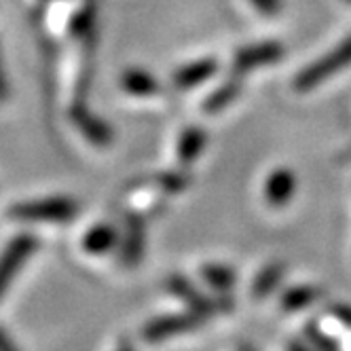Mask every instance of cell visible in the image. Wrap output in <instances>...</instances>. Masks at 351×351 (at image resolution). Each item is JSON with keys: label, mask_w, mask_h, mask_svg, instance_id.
Returning <instances> with one entry per match:
<instances>
[{"label": "cell", "mask_w": 351, "mask_h": 351, "mask_svg": "<svg viewBox=\"0 0 351 351\" xmlns=\"http://www.w3.org/2000/svg\"><path fill=\"white\" fill-rule=\"evenodd\" d=\"M206 315L197 313V311H191V313H178V315H165V317H159V319H153L150 324H146L144 328V339L150 341V343H157V341H163L167 337H173V335H180L184 330H191L195 326L202 322Z\"/></svg>", "instance_id": "obj_5"}, {"label": "cell", "mask_w": 351, "mask_h": 351, "mask_svg": "<svg viewBox=\"0 0 351 351\" xmlns=\"http://www.w3.org/2000/svg\"><path fill=\"white\" fill-rule=\"evenodd\" d=\"M119 243V233L110 224H95L83 239V247L89 254H106Z\"/></svg>", "instance_id": "obj_11"}, {"label": "cell", "mask_w": 351, "mask_h": 351, "mask_svg": "<svg viewBox=\"0 0 351 351\" xmlns=\"http://www.w3.org/2000/svg\"><path fill=\"white\" fill-rule=\"evenodd\" d=\"M11 347H13V343L7 339V335L3 330H0V349H11Z\"/></svg>", "instance_id": "obj_23"}, {"label": "cell", "mask_w": 351, "mask_h": 351, "mask_svg": "<svg viewBox=\"0 0 351 351\" xmlns=\"http://www.w3.org/2000/svg\"><path fill=\"white\" fill-rule=\"evenodd\" d=\"M351 64V36L343 40L337 49H332L330 53H326L305 70H300L294 79V89L296 91H309L324 83L326 79H330L332 74L345 70Z\"/></svg>", "instance_id": "obj_1"}, {"label": "cell", "mask_w": 351, "mask_h": 351, "mask_svg": "<svg viewBox=\"0 0 351 351\" xmlns=\"http://www.w3.org/2000/svg\"><path fill=\"white\" fill-rule=\"evenodd\" d=\"M332 313L337 315V319H339L341 324H345V326H349V328H351V307H347V305H337V307H332Z\"/></svg>", "instance_id": "obj_21"}, {"label": "cell", "mask_w": 351, "mask_h": 351, "mask_svg": "<svg viewBox=\"0 0 351 351\" xmlns=\"http://www.w3.org/2000/svg\"><path fill=\"white\" fill-rule=\"evenodd\" d=\"M36 239L32 235L15 237L0 256V296H3L13 280V275L21 269V265L28 261V256L36 250Z\"/></svg>", "instance_id": "obj_3"}, {"label": "cell", "mask_w": 351, "mask_h": 351, "mask_svg": "<svg viewBox=\"0 0 351 351\" xmlns=\"http://www.w3.org/2000/svg\"><path fill=\"white\" fill-rule=\"evenodd\" d=\"M169 290L176 294V296H180V298H184L186 303L191 305V309L193 311H197V313H202V315H210V313H214V311H220V309H229L231 307V303H216V300H210V298H206L204 294H199L197 292V288L191 284V282H186V280H182V278H178V275H173V278L169 280Z\"/></svg>", "instance_id": "obj_7"}, {"label": "cell", "mask_w": 351, "mask_h": 351, "mask_svg": "<svg viewBox=\"0 0 351 351\" xmlns=\"http://www.w3.org/2000/svg\"><path fill=\"white\" fill-rule=\"evenodd\" d=\"M77 212H79L77 202L56 197V199H43V202L17 204L9 210V216L23 222H68L77 216Z\"/></svg>", "instance_id": "obj_2"}, {"label": "cell", "mask_w": 351, "mask_h": 351, "mask_svg": "<svg viewBox=\"0 0 351 351\" xmlns=\"http://www.w3.org/2000/svg\"><path fill=\"white\" fill-rule=\"evenodd\" d=\"M202 275L212 288H216L220 292L229 290L235 284V273L224 265H206L202 269Z\"/></svg>", "instance_id": "obj_17"}, {"label": "cell", "mask_w": 351, "mask_h": 351, "mask_svg": "<svg viewBox=\"0 0 351 351\" xmlns=\"http://www.w3.org/2000/svg\"><path fill=\"white\" fill-rule=\"evenodd\" d=\"M206 146V132L199 128H189L182 132L180 140H178V161L182 165L193 163L199 155L204 153Z\"/></svg>", "instance_id": "obj_13"}, {"label": "cell", "mask_w": 351, "mask_h": 351, "mask_svg": "<svg viewBox=\"0 0 351 351\" xmlns=\"http://www.w3.org/2000/svg\"><path fill=\"white\" fill-rule=\"evenodd\" d=\"M239 93H241V79H239V74H237L235 79L227 81L224 85H220L216 91H212V95L206 99L204 108L208 112H218L222 108H227L231 102H235V99L239 97Z\"/></svg>", "instance_id": "obj_15"}, {"label": "cell", "mask_w": 351, "mask_h": 351, "mask_svg": "<svg viewBox=\"0 0 351 351\" xmlns=\"http://www.w3.org/2000/svg\"><path fill=\"white\" fill-rule=\"evenodd\" d=\"M282 56H284V47L280 43H275V40L243 47L233 58V72L241 77V74H245L250 70L275 64Z\"/></svg>", "instance_id": "obj_4"}, {"label": "cell", "mask_w": 351, "mask_h": 351, "mask_svg": "<svg viewBox=\"0 0 351 351\" xmlns=\"http://www.w3.org/2000/svg\"><path fill=\"white\" fill-rule=\"evenodd\" d=\"M9 97V83H7V74L3 68V60H0V102H5Z\"/></svg>", "instance_id": "obj_22"}, {"label": "cell", "mask_w": 351, "mask_h": 351, "mask_svg": "<svg viewBox=\"0 0 351 351\" xmlns=\"http://www.w3.org/2000/svg\"><path fill=\"white\" fill-rule=\"evenodd\" d=\"M144 254V224L138 218V214L128 216V231L123 237V250H121V258L125 265H136Z\"/></svg>", "instance_id": "obj_10"}, {"label": "cell", "mask_w": 351, "mask_h": 351, "mask_svg": "<svg viewBox=\"0 0 351 351\" xmlns=\"http://www.w3.org/2000/svg\"><path fill=\"white\" fill-rule=\"evenodd\" d=\"M284 278V265L280 263H273V265H267L258 275H256V280L252 284V294L256 298H263L267 294H271L275 288H278V284L282 282Z\"/></svg>", "instance_id": "obj_16"}, {"label": "cell", "mask_w": 351, "mask_h": 351, "mask_svg": "<svg viewBox=\"0 0 351 351\" xmlns=\"http://www.w3.org/2000/svg\"><path fill=\"white\" fill-rule=\"evenodd\" d=\"M305 337L313 339V341H315V345H319L322 349H335V347H337V345H335V341L324 339V332H322V330H317L313 324H309V326H307V335H305Z\"/></svg>", "instance_id": "obj_20"}, {"label": "cell", "mask_w": 351, "mask_h": 351, "mask_svg": "<svg viewBox=\"0 0 351 351\" xmlns=\"http://www.w3.org/2000/svg\"><path fill=\"white\" fill-rule=\"evenodd\" d=\"M218 70L216 60H197L189 66H182L180 70H176L173 74V85L178 89H193L197 85H202L204 81L212 79Z\"/></svg>", "instance_id": "obj_9"}, {"label": "cell", "mask_w": 351, "mask_h": 351, "mask_svg": "<svg viewBox=\"0 0 351 351\" xmlns=\"http://www.w3.org/2000/svg\"><path fill=\"white\" fill-rule=\"evenodd\" d=\"M121 85L123 89L132 93V95H140V97H146V95H155L159 93V81L153 77L150 72L146 70H138V68H132L123 74L121 79Z\"/></svg>", "instance_id": "obj_12"}, {"label": "cell", "mask_w": 351, "mask_h": 351, "mask_svg": "<svg viewBox=\"0 0 351 351\" xmlns=\"http://www.w3.org/2000/svg\"><path fill=\"white\" fill-rule=\"evenodd\" d=\"M345 3H351V0H345Z\"/></svg>", "instance_id": "obj_24"}, {"label": "cell", "mask_w": 351, "mask_h": 351, "mask_svg": "<svg viewBox=\"0 0 351 351\" xmlns=\"http://www.w3.org/2000/svg\"><path fill=\"white\" fill-rule=\"evenodd\" d=\"M296 191V176L288 167L275 169L265 182V202L273 208L288 206Z\"/></svg>", "instance_id": "obj_6"}, {"label": "cell", "mask_w": 351, "mask_h": 351, "mask_svg": "<svg viewBox=\"0 0 351 351\" xmlns=\"http://www.w3.org/2000/svg\"><path fill=\"white\" fill-rule=\"evenodd\" d=\"M70 117H72L74 125H77V128L81 130V134L89 142H93V144H108L112 140V130L108 128V125L102 119L93 117L85 106L77 104L70 110Z\"/></svg>", "instance_id": "obj_8"}, {"label": "cell", "mask_w": 351, "mask_h": 351, "mask_svg": "<svg viewBox=\"0 0 351 351\" xmlns=\"http://www.w3.org/2000/svg\"><path fill=\"white\" fill-rule=\"evenodd\" d=\"M263 15H269V17H273V15H278L280 11H282V0H250Z\"/></svg>", "instance_id": "obj_19"}, {"label": "cell", "mask_w": 351, "mask_h": 351, "mask_svg": "<svg viewBox=\"0 0 351 351\" xmlns=\"http://www.w3.org/2000/svg\"><path fill=\"white\" fill-rule=\"evenodd\" d=\"M153 189H159L161 193H167V195H176L180 193L189 186V176H182V173H173V171H165V173H157L150 178L148 182Z\"/></svg>", "instance_id": "obj_18"}, {"label": "cell", "mask_w": 351, "mask_h": 351, "mask_svg": "<svg viewBox=\"0 0 351 351\" xmlns=\"http://www.w3.org/2000/svg\"><path fill=\"white\" fill-rule=\"evenodd\" d=\"M322 294H324V290L317 286H294L282 296V309H286V311L305 309V307L313 305Z\"/></svg>", "instance_id": "obj_14"}]
</instances>
